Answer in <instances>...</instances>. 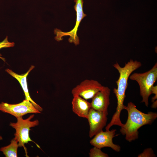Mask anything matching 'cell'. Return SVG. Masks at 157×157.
I'll return each instance as SVG.
<instances>
[{"label":"cell","mask_w":157,"mask_h":157,"mask_svg":"<svg viewBox=\"0 0 157 157\" xmlns=\"http://www.w3.org/2000/svg\"><path fill=\"white\" fill-rule=\"evenodd\" d=\"M142 64L137 60H130L126 63L124 67H121L117 62L113 65L119 74L118 80L116 81L117 88H114V93L117 100L116 111L113 115L110 122L108 124L110 126L113 125L122 126L123 124L120 119V115L122 110L125 109L126 106L124 104L126 97L125 92L128 86V80L131 73L140 67Z\"/></svg>","instance_id":"1"},{"label":"cell","mask_w":157,"mask_h":157,"mask_svg":"<svg viewBox=\"0 0 157 157\" xmlns=\"http://www.w3.org/2000/svg\"><path fill=\"white\" fill-rule=\"evenodd\" d=\"M125 110L128 112V118L120 131L123 135H125L126 140L129 142L138 138L139 129L144 125L151 124L157 117L156 113H143L138 110L131 102L128 103Z\"/></svg>","instance_id":"2"},{"label":"cell","mask_w":157,"mask_h":157,"mask_svg":"<svg viewBox=\"0 0 157 157\" xmlns=\"http://www.w3.org/2000/svg\"><path fill=\"white\" fill-rule=\"evenodd\" d=\"M129 78L138 84L140 94L142 97L141 102L144 103L148 107L149 97L152 94V88L157 79V63L149 71L142 73H134L130 75Z\"/></svg>","instance_id":"3"},{"label":"cell","mask_w":157,"mask_h":157,"mask_svg":"<svg viewBox=\"0 0 157 157\" xmlns=\"http://www.w3.org/2000/svg\"><path fill=\"white\" fill-rule=\"evenodd\" d=\"M34 116V114L31 115L28 118L24 119L22 117L17 118V121L16 123H10V125L15 130L14 134V139L18 142L19 147H24L27 155V149L25 147L24 144L29 142H33L30 138L29 135L30 128L37 126L39 124V121L35 120L31 121V120ZM38 147L39 146L36 144Z\"/></svg>","instance_id":"4"},{"label":"cell","mask_w":157,"mask_h":157,"mask_svg":"<svg viewBox=\"0 0 157 157\" xmlns=\"http://www.w3.org/2000/svg\"><path fill=\"white\" fill-rule=\"evenodd\" d=\"M74 1L75 4L74 7L76 12V17L74 28L67 32H64L60 29H56L54 31V33L56 35L55 39L57 41L62 40L63 37L64 36H69V42L73 43L76 46L79 44V40L77 35L78 28L82 19L86 15L84 13L83 10V0H74Z\"/></svg>","instance_id":"5"},{"label":"cell","mask_w":157,"mask_h":157,"mask_svg":"<svg viewBox=\"0 0 157 157\" xmlns=\"http://www.w3.org/2000/svg\"><path fill=\"white\" fill-rule=\"evenodd\" d=\"M0 110L10 114L16 118L29 113H41L30 101L26 99L16 104H10L2 102L0 103Z\"/></svg>","instance_id":"6"},{"label":"cell","mask_w":157,"mask_h":157,"mask_svg":"<svg viewBox=\"0 0 157 157\" xmlns=\"http://www.w3.org/2000/svg\"><path fill=\"white\" fill-rule=\"evenodd\" d=\"M103 87L97 81L86 79L74 87L71 92L73 96L78 95L87 100L92 99Z\"/></svg>","instance_id":"7"},{"label":"cell","mask_w":157,"mask_h":157,"mask_svg":"<svg viewBox=\"0 0 157 157\" xmlns=\"http://www.w3.org/2000/svg\"><path fill=\"white\" fill-rule=\"evenodd\" d=\"M108 115V112H101L90 109L87 118L90 126V138L103 130L106 124Z\"/></svg>","instance_id":"8"},{"label":"cell","mask_w":157,"mask_h":157,"mask_svg":"<svg viewBox=\"0 0 157 157\" xmlns=\"http://www.w3.org/2000/svg\"><path fill=\"white\" fill-rule=\"evenodd\" d=\"M116 130L113 129L111 131L103 130L96 134L94 137L90 141V144L99 149L105 147L111 148L115 151L119 152L121 150L120 147L114 144L113 141L115 136Z\"/></svg>","instance_id":"9"},{"label":"cell","mask_w":157,"mask_h":157,"mask_svg":"<svg viewBox=\"0 0 157 157\" xmlns=\"http://www.w3.org/2000/svg\"><path fill=\"white\" fill-rule=\"evenodd\" d=\"M110 92V90L108 87L103 86L92 98L90 103L91 108L101 112H108Z\"/></svg>","instance_id":"10"},{"label":"cell","mask_w":157,"mask_h":157,"mask_svg":"<svg viewBox=\"0 0 157 157\" xmlns=\"http://www.w3.org/2000/svg\"><path fill=\"white\" fill-rule=\"evenodd\" d=\"M73 97L72 102L73 112L80 117L87 119L91 108L90 103L79 96Z\"/></svg>","instance_id":"11"},{"label":"cell","mask_w":157,"mask_h":157,"mask_svg":"<svg viewBox=\"0 0 157 157\" xmlns=\"http://www.w3.org/2000/svg\"><path fill=\"white\" fill-rule=\"evenodd\" d=\"M33 65H31L28 70L24 74L19 75L13 72L11 70L7 69L6 71L8 74L16 79L19 82L25 94V99L30 101L35 107L40 111L43 110L42 108L35 102L30 97L27 87L26 77L30 72L34 68Z\"/></svg>","instance_id":"12"},{"label":"cell","mask_w":157,"mask_h":157,"mask_svg":"<svg viewBox=\"0 0 157 157\" xmlns=\"http://www.w3.org/2000/svg\"><path fill=\"white\" fill-rule=\"evenodd\" d=\"M19 147L18 142L13 138L8 146L1 147L0 151L6 157H17V151Z\"/></svg>","instance_id":"13"},{"label":"cell","mask_w":157,"mask_h":157,"mask_svg":"<svg viewBox=\"0 0 157 157\" xmlns=\"http://www.w3.org/2000/svg\"><path fill=\"white\" fill-rule=\"evenodd\" d=\"M90 157H108V154L103 152L101 149L94 147L90 150Z\"/></svg>","instance_id":"14"},{"label":"cell","mask_w":157,"mask_h":157,"mask_svg":"<svg viewBox=\"0 0 157 157\" xmlns=\"http://www.w3.org/2000/svg\"><path fill=\"white\" fill-rule=\"evenodd\" d=\"M15 43L13 42H9L8 40V36H6V38L1 42H0V49L4 48L11 47L14 46ZM0 58L5 62V58L2 57L1 54L0 53Z\"/></svg>","instance_id":"15"},{"label":"cell","mask_w":157,"mask_h":157,"mask_svg":"<svg viewBox=\"0 0 157 157\" xmlns=\"http://www.w3.org/2000/svg\"><path fill=\"white\" fill-rule=\"evenodd\" d=\"M156 156L154 153L152 149L151 148L145 149L141 154H139L138 157H155Z\"/></svg>","instance_id":"16"},{"label":"cell","mask_w":157,"mask_h":157,"mask_svg":"<svg viewBox=\"0 0 157 157\" xmlns=\"http://www.w3.org/2000/svg\"><path fill=\"white\" fill-rule=\"evenodd\" d=\"M157 85L154 86L153 87L152 90V94H155V96L153 97L152 99V101L153 102L156 99H157Z\"/></svg>","instance_id":"17"},{"label":"cell","mask_w":157,"mask_h":157,"mask_svg":"<svg viewBox=\"0 0 157 157\" xmlns=\"http://www.w3.org/2000/svg\"><path fill=\"white\" fill-rule=\"evenodd\" d=\"M153 102L152 105V107L153 108H156L157 107V100Z\"/></svg>","instance_id":"18"},{"label":"cell","mask_w":157,"mask_h":157,"mask_svg":"<svg viewBox=\"0 0 157 157\" xmlns=\"http://www.w3.org/2000/svg\"><path fill=\"white\" fill-rule=\"evenodd\" d=\"M2 139V137L1 136H0V140Z\"/></svg>","instance_id":"19"}]
</instances>
